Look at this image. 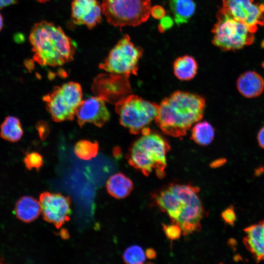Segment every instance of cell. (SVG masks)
I'll list each match as a JSON object with an SVG mask.
<instances>
[{
    "label": "cell",
    "instance_id": "obj_1",
    "mask_svg": "<svg viewBox=\"0 0 264 264\" xmlns=\"http://www.w3.org/2000/svg\"><path fill=\"white\" fill-rule=\"evenodd\" d=\"M205 107V99L200 95L175 91L158 105L155 121L164 133L175 137H182L200 121Z\"/></svg>",
    "mask_w": 264,
    "mask_h": 264
},
{
    "label": "cell",
    "instance_id": "obj_2",
    "mask_svg": "<svg viewBox=\"0 0 264 264\" xmlns=\"http://www.w3.org/2000/svg\"><path fill=\"white\" fill-rule=\"evenodd\" d=\"M29 40L34 52L33 59L43 66L55 67L72 61L76 46L63 29L52 22L41 21L36 23Z\"/></svg>",
    "mask_w": 264,
    "mask_h": 264
},
{
    "label": "cell",
    "instance_id": "obj_3",
    "mask_svg": "<svg viewBox=\"0 0 264 264\" xmlns=\"http://www.w3.org/2000/svg\"><path fill=\"white\" fill-rule=\"evenodd\" d=\"M170 150L167 140L148 128L132 144L126 158L130 165L140 170L146 176L155 169L158 178H163L165 176L166 154Z\"/></svg>",
    "mask_w": 264,
    "mask_h": 264
},
{
    "label": "cell",
    "instance_id": "obj_4",
    "mask_svg": "<svg viewBox=\"0 0 264 264\" xmlns=\"http://www.w3.org/2000/svg\"><path fill=\"white\" fill-rule=\"evenodd\" d=\"M211 32L212 44L224 51L236 50L252 44L254 33L244 23L235 19L221 8Z\"/></svg>",
    "mask_w": 264,
    "mask_h": 264
},
{
    "label": "cell",
    "instance_id": "obj_5",
    "mask_svg": "<svg viewBox=\"0 0 264 264\" xmlns=\"http://www.w3.org/2000/svg\"><path fill=\"white\" fill-rule=\"evenodd\" d=\"M120 124L133 134L141 133L157 116L158 105L129 94L115 104Z\"/></svg>",
    "mask_w": 264,
    "mask_h": 264
},
{
    "label": "cell",
    "instance_id": "obj_6",
    "mask_svg": "<svg viewBox=\"0 0 264 264\" xmlns=\"http://www.w3.org/2000/svg\"><path fill=\"white\" fill-rule=\"evenodd\" d=\"M103 14L111 25L119 27L137 26L151 15V0H102Z\"/></svg>",
    "mask_w": 264,
    "mask_h": 264
},
{
    "label": "cell",
    "instance_id": "obj_7",
    "mask_svg": "<svg viewBox=\"0 0 264 264\" xmlns=\"http://www.w3.org/2000/svg\"><path fill=\"white\" fill-rule=\"evenodd\" d=\"M82 96L81 85L76 82H69L55 87L43 97V100L52 119L61 122L74 118Z\"/></svg>",
    "mask_w": 264,
    "mask_h": 264
},
{
    "label": "cell",
    "instance_id": "obj_8",
    "mask_svg": "<svg viewBox=\"0 0 264 264\" xmlns=\"http://www.w3.org/2000/svg\"><path fill=\"white\" fill-rule=\"evenodd\" d=\"M143 54V48L134 44L129 35L125 34L99 67L107 72L129 77L137 74L139 62Z\"/></svg>",
    "mask_w": 264,
    "mask_h": 264
},
{
    "label": "cell",
    "instance_id": "obj_9",
    "mask_svg": "<svg viewBox=\"0 0 264 264\" xmlns=\"http://www.w3.org/2000/svg\"><path fill=\"white\" fill-rule=\"evenodd\" d=\"M221 8L246 24L255 33L258 26H264V3L254 0H222Z\"/></svg>",
    "mask_w": 264,
    "mask_h": 264
},
{
    "label": "cell",
    "instance_id": "obj_10",
    "mask_svg": "<svg viewBox=\"0 0 264 264\" xmlns=\"http://www.w3.org/2000/svg\"><path fill=\"white\" fill-rule=\"evenodd\" d=\"M93 92L106 102L115 104L132 91L129 77L112 73H102L94 79Z\"/></svg>",
    "mask_w": 264,
    "mask_h": 264
},
{
    "label": "cell",
    "instance_id": "obj_11",
    "mask_svg": "<svg viewBox=\"0 0 264 264\" xmlns=\"http://www.w3.org/2000/svg\"><path fill=\"white\" fill-rule=\"evenodd\" d=\"M39 201L44 220L57 229L70 220L71 200L69 197L46 191L40 194Z\"/></svg>",
    "mask_w": 264,
    "mask_h": 264
},
{
    "label": "cell",
    "instance_id": "obj_12",
    "mask_svg": "<svg viewBox=\"0 0 264 264\" xmlns=\"http://www.w3.org/2000/svg\"><path fill=\"white\" fill-rule=\"evenodd\" d=\"M105 102L97 96L82 100L76 112L79 126L82 127L86 123L93 124L99 128L103 126L110 118Z\"/></svg>",
    "mask_w": 264,
    "mask_h": 264
},
{
    "label": "cell",
    "instance_id": "obj_13",
    "mask_svg": "<svg viewBox=\"0 0 264 264\" xmlns=\"http://www.w3.org/2000/svg\"><path fill=\"white\" fill-rule=\"evenodd\" d=\"M102 7L98 0H72L71 18L73 23L91 29L102 20Z\"/></svg>",
    "mask_w": 264,
    "mask_h": 264
},
{
    "label": "cell",
    "instance_id": "obj_14",
    "mask_svg": "<svg viewBox=\"0 0 264 264\" xmlns=\"http://www.w3.org/2000/svg\"><path fill=\"white\" fill-rule=\"evenodd\" d=\"M242 242L254 261H264V220L244 229Z\"/></svg>",
    "mask_w": 264,
    "mask_h": 264
},
{
    "label": "cell",
    "instance_id": "obj_15",
    "mask_svg": "<svg viewBox=\"0 0 264 264\" xmlns=\"http://www.w3.org/2000/svg\"><path fill=\"white\" fill-rule=\"evenodd\" d=\"M153 197L158 207L169 215L173 223L175 222L185 207V203L168 186L167 188L154 194Z\"/></svg>",
    "mask_w": 264,
    "mask_h": 264
},
{
    "label": "cell",
    "instance_id": "obj_16",
    "mask_svg": "<svg viewBox=\"0 0 264 264\" xmlns=\"http://www.w3.org/2000/svg\"><path fill=\"white\" fill-rule=\"evenodd\" d=\"M237 88L244 97L254 98L261 95L264 90V79L258 73L248 71L237 79Z\"/></svg>",
    "mask_w": 264,
    "mask_h": 264
},
{
    "label": "cell",
    "instance_id": "obj_17",
    "mask_svg": "<svg viewBox=\"0 0 264 264\" xmlns=\"http://www.w3.org/2000/svg\"><path fill=\"white\" fill-rule=\"evenodd\" d=\"M41 213L40 201L30 196H23L16 202L14 214L20 220L31 222L36 220Z\"/></svg>",
    "mask_w": 264,
    "mask_h": 264
},
{
    "label": "cell",
    "instance_id": "obj_18",
    "mask_svg": "<svg viewBox=\"0 0 264 264\" xmlns=\"http://www.w3.org/2000/svg\"><path fill=\"white\" fill-rule=\"evenodd\" d=\"M106 188L112 197L122 199L128 197L133 188L132 181L124 174L118 173L113 175L107 181Z\"/></svg>",
    "mask_w": 264,
    "mask_h": 264
},
{
    "label": "cell",
    "instance_id": "obj_19",
    "mask_svg": "<svg viewBox=\"0 0 264 264\" xmlns=\"http://www.w3.org/2000/svg\"><path fill=\"white\" fill-rule=\"evenodd\" d=\"M173 19L177 25L186 23L194 15L196 4L193 0H168Z\"/></svg>",
    "mask_w": 264,
    "mask_h": 264
},
{
    "label": "cell",
    "instance_id": "obj_20",
    "mask_svg": "<svg viewBox=\"0 0 264 264\" xmlns=\"http://www.w3.org/2000/svg\"><path fill=\"white\" fill-rule=\"evenodd\" d=\"M198 69L197 61L190 55L180 56L174 62V73L180 80L189 81L193 79L197 73Z\"/></svg>",
    "mask_w": 264,
    "mask_h": 264
},
{
    "label": "cell",
    "instance_id": "obj_21",
    "mask_svg": "<svg viewBox=\"0 0 264 264\" xmlns=\"http://www.w3.org/2000/svg\"><path fill=\"white\" fill-rule=\"evenodd\" d=\"M23 134L20 119L14 116H6L0 125V137L8 142L19 141Z\"/></svg>",
    "mask_w": 264,
    "mask_h": 264
},
{
    "label": "cell",
    "instance_id": "obj_22",
    "mask_svg": "<svg viewBox=\"0 0 264 264\" xmlns=\"http://www.w3.org/2000/svg\"><path fill=\"white\" fill-rule=\"evenodd\" d=\"M215 133V129L210 123L199 121L192 127L191 138L198 145L207 146L214 140Z\"/></svg>",
    "mask_w": 264,
    "mask_h": 264
},
{
    "label": "cell",
    "instance_id": "obj_23",
    "mask_svg": "<svg viewBox=\"0 0 264 264\" xmlns=\"http://www.w3.org/2000/svg\"><path fill=\"white\" fill-rule=\"evenodd\" d=\"M98 151V143L88 140H79L74 147V152L76 155L80 159L86 160L95 157Z\"/></svg>",
    "mask_w": 264,
    "mask_h": 264
},
{
    "label": "cell",
    "instance_id": "obj_24",
    "mask_svg": "<svg viewBox=\"0 0 264 264\" xmlns=\"http://www.w3.org/2000/svg\"><path fill=\"white\" fill-rule=\"evenodd\" d=\"M145 252L141 247L133 245L127 248L123 255L124 262L128 264H141L146 260Z\"/></svg>",
    "mask_w": 264,
    "mask_h": 264
},
{
    "label": "cell",
    "instance_id": "obj_25",
    "mask_svg": "<svg viewBox=\"0 0 264 264\" xmlns=\"http://www.w3.org/2000/svg\"><path fill=\"white\" fill-rule=\"evenodd\" d=\"M23 162L25 167L29 170L35 169L39 171L44 164L42 155L36 152H32L26 154Z\"/></svg>",
    "mask_w": 264,
    "mask_h": 264
},
{
    "label": "cell",
    "instance_id": "obj_26",
    "mask_svg": "<svg viewBox=\"0 0 264 264\" xmlns=\"http://www.w3.org/2000/svg\"><path fill=\"white\" fill-rule=\"evenodd\" d=\"M163 231L167 238L171 241L178 239L182 233L180 226L176 223L162 224Z\"/></svg>",
    "mask_w": 264,
    "mask_h": 264
},
{
    "label": "cell",
    "instance_id": "obj_27",
    "mask_svg": "<svg viewBox=\"0 0 264 264\" xmlns=\"http://www.w3.org/2000/svg\"><path fill=\"white\" fill-rule=\"evenodd\" d=\"M221 217L225 223L233 226L237 220V216L233 206L231 205L221 213Z\"/></svg>",
    "mask_w": 264,
    "mask_h": 264
},
{
    "label": "cell",
    "instance_id": "obj_28",
    "mask_svg": "<svg viewBox=\"0 0 264 264\" xmlns=\"http://www.w3.org/2000/svg\"><path fill=\"white\" fill-rule=\"evenodd\" d=\"M160 20L158 29L160 33H164L166 30L171 28L175 22L174 19L169 16H165Z\"/></svg>",
    "mask_w": 264,
    "mask_h": 264
},
{
    "label": "cell",
    "instance_id": "obj_29",
    "mask_svg": "<svg viewBox=\"0 0 264 264\" xmlns=\"http://www.w3.org/2000/svg\"><path fill=\"white\" fill-rule=\"evenodd\" d=\"M36 128L41 139H45L47 136L49 132L48 124L44 121H41L37 123Z\"/></svg>",
    "mask_w": 264,
    "mask_h": 264
},
{
    "label": "cell",
    "instance_id": "obj_30",
    "mask_svg": "<svg viewBox=\"0 0 264 264\" xmlns=\"http://www.w3.org/2000/svg\"><path fill=\"white\" fill-rule=\"evenodd\" d=\"M150 14L154 18L160 20L165 16L166 12L162 6L157 5L151 7Z\"/></svg>",
    "mask_w": 264,
    "mask_h": 264
},
{
    "label": "cell",
    "instance_id": "obj_31",
    "mask_svg": "<svg viewBox=\"0 0 264 264\" xmlns=\"http://www.w3.org/2000/svg\"><path fill=\"white\" fill-rule=\"evenodd\" d=\"M257 139L259 146L264 149V126L258 132Z\"/></svg>",
    "mask_w": 264,
    "mask_h": 264
},
{
    "label": "cell",
    "instance_id": "obj_32",
    "mask_svg": "<svg viewBox=\"0 0 264 264\" xmlns=\"http://www.w3.org/2000/svg\"><path fill=\"white\" fill-rule=\"evenodd\" d=\"M226 162V159L224 158H219L215 160L210 164V167L216 168L222 166Z\"/></svg>",
    "mask_w": 264,
    "mask_h": 264
},
{
    "label": "cell",
    "instance_id": "obj_33",
    "mask_svg": "<svg viewBox=\"0 0 264 264\" xmlns=\"http://www.w3.org/2000/svg\"><path fill=\"white\" fill-rule=\"evenodd\" d=\"M145 253L147 258L150 260L154 259L156 257V253L154 249L152 248L147 249Z\"/></svg>",
    "mask_w": 264,
    "mask_h": 264
},
{
    "label": "cell",
    "instance_id": "obj_34",
    "mask_svg": "<svg viewBox=\"0 0 264 264\" xmlns=\"http://www.w3.org/2000/svg\"><path fill=\"white\" fill-rule=\"evenodd\" d=\"M16 3V0H0V9Z\"/></svg>",
    "mask_w": 264,
    "mask_h": 264
},
{
    "label": "cell",
    "instance_id": "obj_35",
    "mask_svg": "<svg viewBox=\"0 0 264 264\" xmlns=\"http://www.w3.org/2000/svg\"><path fill=\"white\" fill-rule=\"evenodd\" d=\"M64 230V232H63V230H62L61 232V234L62 235H61V236L62 238L65 239L68 238V235L67 231H66L65 230Z\"/></svg>",
    "mask_w": 264,
    "mask_h": 264
},
{
    "label": "cell",
    "instance_id": "obj_36",
    "mask_svg": "<svg viewBox=\"0 0 264 264\" xmlns=\"http://www.w3.org/2000/svg\"><path fill=\"white\" fill-rule=\"evenodd\" d=\"M3 20L2 15L0 13V31L3 26Z\"/></svg>",
    "mask_w": 264,
    "mask_h": 264
},
{
    "label": "cell",
    "instance_id": "obj_37",
    "mask_svg": "<svg viewBox=\"0 0 264 264\" xmlns=\"http://www.w3.org/2000/svg\"><path fill=\"white\" fill-rule=\"evenodd\" d=\"M36 0L40 3H45L48 1L49 0Z\"/></svg>",
    "mask_w": 264,
    "mask_h": 264
},
{
    "label": "cell",
    "instance_id": "obj_38",
    "mask_svg": "<svg viewBox=\"0 0 264 264\" xmlns=\"http://www.w3.org/2000/svg\"><path fill=\"white\" fill-rule=\"evenodd\" d=\"M2 261V258L0 257V263H1Z\"/></svg>",
    "mask_w": 264,
    "mask_h": 264
}]
</instances>
